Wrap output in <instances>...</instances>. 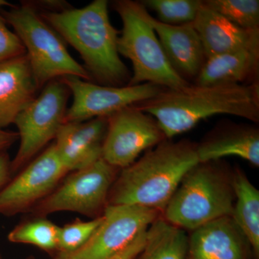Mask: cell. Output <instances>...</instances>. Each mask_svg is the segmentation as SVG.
Returning <instances> with one entry per match:
<instances>
[{"label": "cell", "mask_w": 259, "mask_h": 259, "mask_svg": "<svg viewBox=\"0 0 259 259\" xmlns=\"http://www.w3.org/2000/svg\"><path fill=\"white\" fill-rule=\"evenodd\" d=\"M136 106L157 121L166 139L195 127L217 115L259 121V83L199 85L163 89L156 96Z\"/></svg>", "instance_id": "1"}, {"label": "cell", "mask_w": 259, "mask_h": 259, "mask_svg": "<svg viewBox=\"0 0 259 259\" xmlns=\"http://www.w3.org/2000/svg\"><path fill=\"white\" fill-rule=\"evenodd\" d=\"M40 14L64 42L79 53L92 79L105 86L127 85L131 75L117 50L120 32L110 22L107 0Z\"/></svg>", "instance_id": "2"}, {"label": "cell", "mask_w": 259, "mask_h": 259, "mask_svg": "<svg viewBox=\"0 0 259 259\" xmlns=\"http://www.w3.org/2000/svg\"><path fill=\"white\" fill-rule=\"evenodd\" d=\"M196 146L166 139L146 151L119 172L107 206L138 205L163 212L186 174L199 163Z\"/></svg>", "instance_id": "3"}, {"label": "cell", "mask_w": 259, "mask_h": 259, "mask_svg": "<svg viewBox=\"0 0 259 259\" xmlns=\"http://www.w3.org/2000/svg\"><path fill=\"white\" fill-rule=\"evenodd\" d=\"M216 161L199 162L186 174L163 211V219L192 232L232 216L235 203L232 177Z\"/></svg>", "instance_id": "4"}, {"label": "cell", "mask_w": 259, "mask_h": 259, "mask_svg": "<svg viewBox=\"0 0 259 259\" xmlns=\"http://www.w3.org/2000/svg\"><path fill=\"white\" fill-rule=\"evenodd\" d=\"M115 10L122 28L117 50L132 63L133 74L127 85L152 83L164 89H177L190 83L172 67L154 29L146 18L147 10L140 2L120 0Z\"/></svg>", "instance_id": "5"}, {"label": "cell", "mask_w": 259, "mask_h": 259, "mask_svg": "<svg viewBox=\"0 0 259 259\" xmlns=\"http://www.w3.org/2000/svg\"><path fill=\"white\" fill-rule=\"evenodd\" d=\"M1 16L23 44L39 88L67 76L92 80L83 66L70 55L63 39L32 5H13L2 10Z\"/></svg>", "instance_id": "6"}, {"label": "cell", "mask_w": 259, "mask_h": 259, "mask_svg": "<svg viewBox=\"0 0 259 259\" xmlns=\"http://www.w3.org/2000/svg\"><path fill=\"white\" fill-rule=\"evenodd\" d=\"M120 169L103 158L66 175L45 199L30 211L32 217L47 218L62 211L79 213L96 219L107 207L109 193Z\"/></svg>", "instance_id": "7"}, {"label": "cell", "mask_w": 259, "mask_h": 259, "mask_svg": "<svg viewBox=\"0 0 259 259\" xmlns=\"http://www.w3.org/2000/svg\"><path fill=\"white\" fill-rule=\"evenodd\" d=\"M69 88L61 79L51 81L40 95L19 114L14 124L18 130L20 147L11 161L14 177L34 159L52 140L64 123Z\"/></svg>", "instance_id": "8"}, {"label": "cell", "mask_w": 259, "mask_h": 259, "mask_svg": "<svg viewBox=\"0 0 259 259\" xmlns=\"http://www.w3.org/2000/svg\"><path fill=\"white\" fill-rule=\"evenodd\" d=\"M166 139L152 116L136 105L124 107L107 117L102 158L121 170Z\"/></svg>", "instance_id": "9"}, {"label": "cell", "mask_w": 259, "mask_h": 259, "mask_svg": "<svg viewBox=\"0 0 259 259\" xmlns=\"http://www.w3.org/2000/svg\"><path fill=\"white\" fill-rule=\"evenodd\" d=\"M68 174L51 144L0 190V214L12 217L30 212Z\"/></svg>", "instance_id": "10"}, {"label": "cell", "mask_w": 259, "mask_h": 259, "mask_svg": "<svg viewBox=\"0 0 259 259\" xmlns=\"http://www.w3.org/2000/svg\"><path fill=\"white\" fill-rule=\"evenodd\" d=\"M61 79L73 95L72 105L66 110L64 122L108 117L124 107L153 98L164 89L148 83L134 86H105L73 76Z\"/></svg>", "instance_id": "11"}, {"label": "cell", "mask_w": 259, "mask_h": 259, "mask_svg": "<svg viewBox=\"0 0 259 259\" xmlns=\"http://www.w3.org/2000/svg\"><path fill=\"white\" fill-rule=\"evenodd\" d=\"M161 212L138 205L107 206L86 244L66 259H107L125 249Z\"/></svg>", "instance_id": "12"}, {"label": "cell", "mask_w": 259, "mask_h": 259, "mask_svg": "<svg viewBox=\"0 0 259 259\" xmlns=\"http://www.w3.org/2000/svg\"><path fill=\"white\" fill-rule=\"evenodd\" d=\"M107 117L64 122L56 135V152L68 171L82 169L102 158Z\"/></svg>", "instance_id": "13"}, {"label": "cell", "mask_w": 259, "mask_h": 259, "mask_svg": "<svg viewBox=\"0 0 259 259\" xmlns=\"http://www.w3.org/2000/svg\"><path fill=\"white\" fill-rule=\"evenodd\" d=\"M186 259H255L251 247L231 216L207 223L188 236Z\"/></svg>", "instance_id": "14"}, {"label": "cell", "mask_w": 259, "mask_h": 259, "mask_svg": "<svg viewBox=\"0 0 259 259\" xmlns=\"http://www.w3.org/2000/svg\"><path fill=\"white\" fill-rule=\"evenodd\" d=\"M146 18L154 29L173 69L185 80L197 78L206 58L202 42L192 23L167 25L151 16L148 10Z\"/></svg>", "instance_id": "15"}, {"label": "cell", "mask_w": 259, "mask_h": 259, "mask_svg": "<svg viewBox=\"0 0 259 259\" xmlns=\"http://www.w3.org/2000/svg\"><path fill=\"white\" fill-rule=\"evenodd\" d=\"M39 89L26 54L0 64V128L14 123Z\"/></svg>", "instance_id": "16"}, {"label": "cell", "mask_w": 259, "mask_h": 259, "mask_svg": "<svg viewBox=\"0 0 259 259\" xmlns=\"http://www.w3.org/2000/svg\"><path fill=\"white\" fill-rule=\"evenodd\" d=\"M199 163L236 156L259 166V131L256 127L234 122L214 130L196 146Z\"/></svg>", "instance_id": "17"}, {"label": "cell", "mask_w": 259, "mask_h": 259, "mask_svg": "<svg viewBox=\"0 0 259 259\" xmlns=\"http://www.w3.org/2000/svg\"><path fill=\"white\" fill-rule=\"evenodd\" d=\"M203 47L206 59L259 44V30L237 26L202 5L192 23Z\"/></svg>", "instance_id": "18"}, {"label": "cell", "mask_w": 259, "mask_h": 259, "mask_svg": "<svg viewBox=\"0 0 259 259\" xmlns=\"http://www.w3.org/2000/svg\"><path fill=\"white\" fill-rule=\"evenodd\" d=\"M259 44L206 59L196 84H248L257 82Z\"/></svg>", "instance_id": "19"}, {"label": "cell", "mask_w": 259, "mask_h": 259, "mask_svg": "<svg viewBox=\"0 0 259 259\" xmlns=\"http://www.w3.org/2000/svg\"><path fill=\"white\" fill-rule=\"evenodd\" d=\"M235 203L231 217L259 259V192L243 171L232 177Z\"/></svg>", "instance_id": "20"}, {"label": "cell", "mask_w": 259, "mask_h": 259, "mask_svg": "<svg viewBox=\"0 0 259 259\" xmlns=\"http://www.w3.org/2000/svg\"><path fill=\"white\" fill-rule=\"evenodd\" d=\"M187 248L185 230L159 217L148 227L144 248L135 259H186Z\"/></svg>", "instance_id": "21"}, {"label": "cell", "mask_w": 259, "mask_h": 259, "mask_svg": "<svg viewBox=\"0 0 259 259\" xmlns=\"http://www.w3.org/2000/svg\"><path fill=\"white\" fill-rule=\"evenodd\" d=\"M59 228L47 218L31 216L17 225L8 239L11 243L34 245L52 258L57 250Z\"/></svg>", "instance_id": "22"}, {"label": "cell", "mask_w": 259, "mask_h": 259, "mask_svg": "<svg viewBox=\"0 0 259 259\" xmlns=\"http://www.w3.org/2000/svg\"><path fill=\"white\" fill-rule=\"evenodd\" d=\"M203 3L240 28L259 30L258 0H205Z\"/></svg>", "instance_id": "23"}, {"label": "cell", "mask_w": 259, "mask_h": 259, "mask_svg": "<svg viewBox=\"0 0 259 259\" xmlns=\"http://www.w3.org/2000/svg\"><path fill=\"white\" fill-rule=\"evenodd\" d=\"M146 9L153 10L158 21L171 25L193 23L202 5L201 0H144Z\"/></svg>", "instance_id": "24"}, {"label": "cell", "mask_w": 259, "mask_h": 259, "mask_svg": "<svg viewBox=\"0 0 259 259\" xmlns=\"http://www.w3.org/2000/svg\"><path fill=\"white\" fill-rule=\"evenodd\" d=\"M102 217L90 221L75 219L59 228L57 250L51 259H66L86 244L101 223Z\"/></svg>", "instance_id": "25"}, {"label": "cell", "mask_w": 259, "mask_h": 259, "mask_svg": "<svg viewBox=\"0 0 259 259\" xmlns=\"http://www.w3.org/2000/svg\"><path fill=\"white\" fill-rule=\"evenodd\" d=\"M0 15V64L25 54V48Z\"/></svg>", "instance_id": "26"}, {"label": "cell", "mask_w": 259, "mask_h": 259, "mask_svg": "<svg viewBox=\"0 0 259 259\" xmlns=\"http://www.w3.org/2000/svg\"><path fill=\"white\" fill-rule=\"evenodd\" d=\"M146 231H143L132 243L118 253L107 259H135L144 248L146 239Z\"/></svg>", "instance_id": "27"}, {"label": "cell", "mask_w": 259, "mask_h": 259, "mask_svg": "<svg viewBox=\"0 0 259 259\" xmlns=\"http://www.w3.org/2000/svg\"><path fill=\"white\" fill-rule=\"evenodd\" d=\"M11 160L8 153H0V190L11 180Z\"/></svg>", "instance_id": "28"}, {"label": "cell", "mask_w": 259, "mask_h": 259, "mask_svg": "<svg viewBox=\"0 0 259 259\" xmlns=\"http://www.w3.org/2000/svg\"><path fill=\"white\" fill-rule=\"evenodd\" d=\"M18 140V133L0 128V153L6 152L7 150L13 146Z\"/></svg>", "instance_id": "29"}, {"label": "cell", "mask_w": 259, "mask_h": 259, "mask_svg": "<svg viewBox=\"0 0 259 259\" xmlns=\"http://www.w3.org/2000/svg\"><path fill=\"white\" fill-rule=\"evenodd\" d=\"M0 259H3V255H2V253H0ZM27 259H36L35 258V257L33 256V255H30V256H28Z\"/></svg>", "instance_id": "30"}]
</instances>
